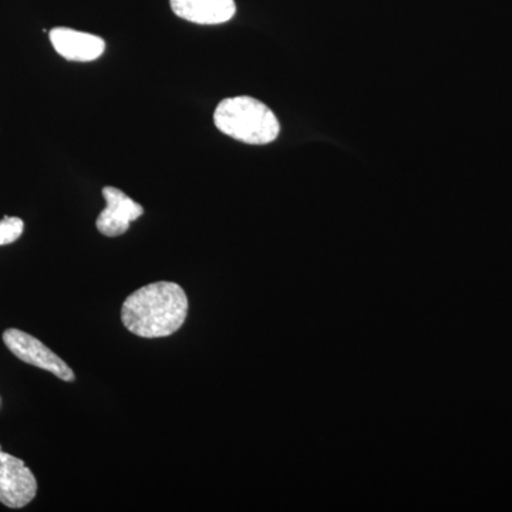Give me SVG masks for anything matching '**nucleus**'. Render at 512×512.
I'll use <instances>...</instances> for the list:
<instances>
[{
    "label": "nucleus",
    "mask_w": 512,
    "mask_h": 512,
    "mask_svg": "<svg viewBox=\"0 0 512 512\" xmlns=\"http://www.w3.org/2000/svg\"><path fill=\"white\" fill-rule=\"evenodd\" d=\"M188 296L175 282L160 281L131 293L121 308V322L140 338H167L183 328Z\"/></svg>",
    "instance_id": "obj_1"
},
{
    "label": "nucleus",
    "mask_w": 512,
    "mask_h": 512,
    "mask_svg": "<svg viewBox=\"0 0 512 512\" xmlns=\"http://www.w3.org/2000/svg\"><path fill=\"white\" fill-rule=\"evenodd\" d=\"M214 124L225 136L252 146L274 143L281 131L274 111L249 96L222 100L214 111Z\"/></svg>",
    "instance_id": "obj_2"
},
{
    "label": "nucleus",
    "mask_w": 512,
    "mask_h": 512,
    "mask_svg": "<svg viewBox=\"0 0 512 512\" xmlns=\"http://www.w3.org/2000/svg\"><path fill=\"white\" fill-rule=\"evenodd\" d=\"M3 342H5L6 348L22 362L53 373L63 382H73L76 379L70 366H67L63 359H60L55 352L43 345L35 336L29 335L23 330L8 329L3 333Z\"/></svg>",
    "instance_id": "obj_3"
},
{
    "label": "nucleus",
    "mask_w": 512,
    "mask_h": 512,
    "mask_svg": "<svg viewBox=\"0 0 512 512\" xmlns=\"http://www.w3.org/2000/svg\"><path fill=\"white\" fill-rule=\"evenodd\" d=\"M37 481L25 461L0 451V503L23 508L35 500Z\"/></svg>",
    "instance_id": "obj_4"
},
{
    "label": "nucleus",
    "mask_w": 512,
    "mask_h": 512,
    "mask_svg": "<svg viewBox=\"0 0 512 512\" xmlns=\"http://www.w3.org/2000/svg\"><path fill=\"white\" fill-rule=\"evenodd\" d=\"M103 197L106 208L97 217L96 227L104 237L116 238L126 234L131 222L144 214V208L119 188L104 187Z\"/></svg>",
    "instance_id": "obj_5"
},
{
    "label": "nucleus",
    "mask_w": 512,
    "mask_h": 512,
    "mask_svg": "<svg viewBox=\"0 0 512 512\" xmlns=\"http://www.w3.org/2000/svg\"><path fill=\"white\" fill-rule=\"evenodd\" d=\"M57 55L70 62H94L106 52V42L100 36L69 28H55L49 33Z\"/></svg>",
    "instance_id": "obj_6"
},
{
    "label": "nucleus",
    "mask_w": 512,
    "mask_h": 512,
    "mask_svg": "<svg viewBox=\"0 0 512 512\" xmlns=\"http://www.w3.org/2000/svg\"><path fill=\"white\" fill-rule=\"evenodd\" d=\"M171 9L180 19L195 25H222L234 18V0H170Z\"/></svg>",
    "instance_id": "obj_7"
},
{
    "label": "nucleus",
    "mask_w": 512,
    "mask_h": 512,
    "mask_svg": "<svg viewBox=\"0 0 512 512\" xmlns=\"http://www.w3.org/2000/svg\"><path fill=\"white\" fill-rule=\"evenodd\" d=\"M25 222L18 217H5L0 220V247L10 245L22 237Z\"/></svg>",
    "instance_id": "obj_8"
},
{
    "label": "nucleus",
    "mask_w": 512,
    "mask_h": 512,
    "mask_svg": "<svg viewBox=\"0 0 512 512\" xmlns=\"http://www.w3.org/2000/svg\"><path fill=\"white\" fill-rule=\"evenodd\" d=\"M0 451H2V448H0Z\"/></svg>",
    "instance_id": "obj_9"
}]
</instances>
